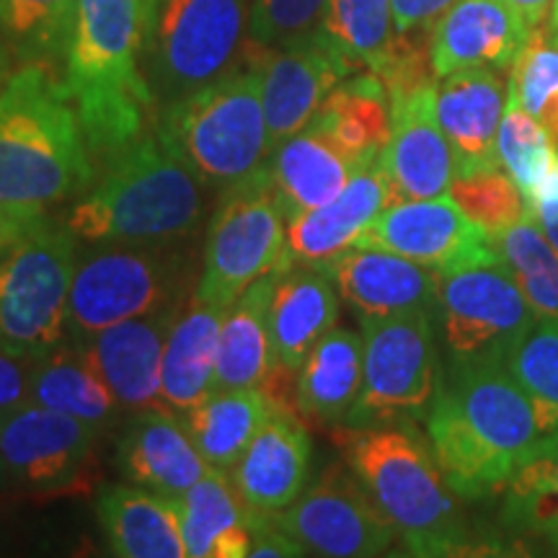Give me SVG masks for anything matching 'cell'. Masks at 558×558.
<instances>
[{"instance_id": "obj_25", "label": "cell", "mask_w": 558, "mask_h": 558, "mask_svg": "<svg viewBox=\"0 0 558 558\" xmlns=\"http://www.w3.org/2000/svg\"><path fill=\"white\" fill-rule=\"evenodd\" d=\"M269 320L277 369L298 373L311 349L337 326V284L320 267L292 264L277 275Z\"/></svg>"}, {"instance_id": "obj_45", "label": "cell", "mask_w": 558, "mask_h": 558, "mask_svg": "<svg viewBox=\"0 0 558 558\" xmlns=\"http://www.w3.org/2000/svg\"><path fill=\"white\" fill-rule=\"evenodd\" d=\"M32 362L34 357H24V354L0 352V411L3 414H11V411L24 409L32 403Z\"/></svg>"}, {"instance_id": "obj_51", "label": "cell", "mask_w": 558, "mask_h": 558, "mask_svg": "<svg viewBox=\"0 0 558 558\" xmlns=\"http://www.w3.org/2000/svg\"><path fill=\"white\" fill-rule=\"evenodd\" d=\"M160 3H163V0H143V9H145V32H148L150 21H153V16H156V11H158Z\"/></svg>"}, {"instance_id": "obj_48", "label": "cell", "mask_w": 558, "mask_h": 558, "mask_svg": "<svg viewBox=\"0 0 558 558\" xmlns=\"http://www.w3.org/2000/svg\"><path fill=\"white\" fill-rule=\"evenodd\" d=\"M527 213L538 220L543 233L558 251V169L543 181L541 190L527 199Z\"/></svg>"}, {"instance_id": "obj_15", "label": "cell", "mask_w": 558, "mask_h": 558, "mask_svg": "<svg viewBox=\"0 0 558 558\" xmlns=\"http://www.w3.org/2000/svg\"><path fill=\"white\" fill-rule=\"evenodd\" d=\"M96 435L81 418L29 403L0 424V463L13 484L58 497L88 484Z\"/></svg>"}, {"instance_id": "obj_35", "label": "cell", "mask_w": 558, "mask_h": 558, "mask_svg": "<svg viewBox=\"0 0 558 558\" xmlns=\"http://www.w3.org/2000/svg\"><path fill=\"white\" fill-rule=\"evenodd\" d=\"M501 494L505 525L558 554V429L522 452Z\"/></svg>"}, {"instance_id": "obj_9", "label": "cell", "mask_w": 558, "mask_h": 558, "mask_svg": "<svg viewBox=\"0 0 558 558\" xmlns=\"http://www.w3.org/2000/svg\"><path fill=\"white\" fill-rule=\"evenodd\" d=\"M248 0H163L145 32V75L166 104L233 68Z\"/></svg>"}, {"instance_id": "obj_41", "label": "cell", "mask_w": 558, "mask_h": 558, "mask_svg": "<svg viewBox=\"0 0 558 558\" xmlns=\"http://www.w3.org/2000/svg\"><path fill=\"white\" fill-rule=\"evenodd\" d=\"M450 197L488 235L509 228L527 213L525 194L501 166L499 169L456 173L450 184Z\"/></svg>"}, {"instance_id": "obj_10", "label": "cell", "mask_w": 558, "mask_h": 558, "mask_svg": "<svg viewBox=\"0 0 558 558\" xmlns=\"http://www.w3.org/2000/svg\"><path fill=\"white\" fill-rule=\"evenodd\" d=\"M75 235L52 222L9 248L0 262V333L24 357L62 344L75 264Z\"/></svg>"}, {"instance_id": "obj_38", "label": "cell", "mask_w": 558, "mask_h": 558, "mask_svg": "<svg viewBox=\"0 0 558 558\" xmlns=\"http://www.w3.org/2000/svg\"><path fill=\"white\" fill-rule=\"evenodd\" d=\"M354 68L378 73L396 41L390 0H329L318 24Z\"/></svg>"}, {"instance_id": "obj_21", "label": "cell", "mask_w": 558, "mask_h": 558, "mask_svg": "<svg viewBox=\"0 0 558 558\" xmlns=\"http://www.w3.org/2000/svg\"><path fill=\"white\" fill-rule=\"evenodd\" d=\"M311 460L308 429L288 403L277 401L271 416L233 465L230 478L251 512L277 514L305 492Z\"/></svg>"}, {"instance_id": "obj_19", "label": "cell", "mask_w": 558, "mask_h": 558, "mask_svg": "<svg viewBox=\"0 0 558 558\" xmlns=\"http://www.w3.org/2000/svg\"><path fill=\"white\" fill-rule=\"evenodd\" d=\"M177 318L179 305H169L148 316L122 320L81 341L88 362L96 367L122 409L143 411L163 407L160 367H163L166 341Z\"/></svg>"}, {"instance_id": "obj_47", "label": "cell", "mask_w": 558, "mask_h": 558, "mask_svg": "<svg viewBox=\"0 0 558 558\" xmlns=\"http://www.w3.org/2000/svg\"><path fill=\"white\" fill-rule=\"evenodd\" d=\"M452 3L456 0H390L396 34H414L429 29Z\"/></svg>"}, {"instance_id": "obj_52", "label": "cell", "mask_w": 558, "mask_h": 558, "mask_svg": "<svg viewBox=\"0 0 558 558\" xmlns=\"http://www.w3.org/2000/svg\"><path fill=\"white\" fill-rule=\"evenodd\" d=\"M548 29H550V32H558V0H554V9H550Z\"/></svg>"}, {"instance_id": "obj_5", "label": "cell", "mask_w": 558, "mask_h": 558, "mask_svg": "<svg viewBox=\"0 0 558 558\" xmlns=\"http://www.w3.org/2000/svg\"><path fill=\"white\" fill-rule=\"evenodd\" d=\"M349 471L367 488L411 556L473 554L458 494L411 422L352 429Z\"/></svg>"}, {"instance_id": "obj_29", "label": "cell", "mask_w": 558, "mask_h": 558, "mask_svg": "<svg viewBox=\"0 0 558 558\" xmlns=\"http://www.w3.org/2000/svg\"><path fill=\"white\" fill-rule=\"evenodd\" d=\"M226 313L228 308L194 298L192 308L173 324L160 367V401L173 414H186L213 393L220 326Z\"/></svg>"}, {"instance_id": "obj_12", "label": "cell", "mask_w": 558, "mask_h": 558, "mask_svg": "<svg viewBox=\"0 0 558 558\" xmlns=\"http://www.w3.org/2000/svg\"><path fill=\"white\" fill-rule=\"evenodd\" d=\"M269 518L313 556H383L399 541L360 478L341 469L326 471L288 509Z\"/></svg>"}, {"instance_id": "obj_6", "label": "cell", "mask_w": 558, "mask_h": 558, "mask_svg": "<svg viewBox=\"0 0 558 558\" xmlns=\"http://www.w3.org/2000/svg\"><path fill=\"white\" fill-rule=\"evenodd\" d=\"M156 132L202 184L226 190L251 177L271 156L259 70L230 68L166 104Z\"/></svg>"}, {"instance_id": "obj_32", "label": "cell", "mask_w": 558, "mask_h": 558, "mask_svg": "<svg viewBox=\"0 0 558 558\" xmlns=\"http://www.w3.org/2000/svg\"><path fill=\"white\" fill-rule=\"evenodd\" d=\"M267 386L220 388L186 411L184 427L209 469L233 471L277 407Z\"/></svg>"}, {"instance_id": "obj_23", "label": "cell", "mask_w": 558, "mask_h": 558, "mask_svg": "<svg viewBox=\"0 0 558 558\" xmlns=\"http://www.w3.org/2000/svg\"><path fill=\"white\" fill-rule=\"evenodd\" d=\"M117 463L130 484L166 497H181L213 471L184 424L163 407L143 409L132 416L120 437Z\"/></svg>"}, {"instance_id": "obj_16", "label": "cell", "mask_w": 558, "mask_h": 558, "mask_svg": "<svg viewBox=\"0 0 558 558\" xmlns=\"http://www.w3.org/2000/svg\"><path fill=\"white\" fill-rule=\"evenodd\" d=\"M251 62L262 75V101L271 150L282 140L308 128L326 96L341 81L357 73V68L320 29L267 50H254Z\"/></svg>"}, {"instance_id": "obj_55", "label": "cell", "mask_w": 558, "mask_h": 558, "mask_svg": "<svg viewBox=\"0 0 558 558\" xmlns=\"http://www.w3.org/2000/svg\"><path fill=\"white\" fill-rule=\"evenodd\" d=\"M3 418H5V414H3V411H0V424H3Z\"/></svg>"}, {"instance_id": "obj_8", "label": "cell", "mask_w": 558, "mask_h": 558, "mask_svg": "<svg viewBox=\"0 0 558 558\" xmlns=\"http://www.w3.org/2000/svg\"><path fill=\"white\" fill-rule=\"evenodd\" d=\"M360 326L365 367L360 396L344 427L367 429L427 418L439 393L432 311L362 318Z\"/></svg>"}, {"instance_id": "obj_34", "label": "cell", "mask_w": 558, "mask_h": 558, "mask_svg": "<svg viewBox=\"0 0 558 558\" xmlns=\"http://www.w3.org/2000/svg\"><path fill=\"white\" fill-rule=\"evenodd\" d=\"M29 393L32 403L37 407L81 418L94 429L109 427L122 409L96 367L88 362L83 344H58L41 357H34Z\"/></svg>"}, {"instance_id": "obj_24", "label": "cell", "mask_w": 558, "mask_h": 558, "mask_svg": "<svg viewBox=\"0 0 558 558\" xmlns=\"http://www.w3.org/2000/svg\"><path fill=\"white\" fill-rule=\"evenodd\" d=\"M390 205L388 184L380 163L365 166L337 197L308 213L288 218V254L292 264H320L357 246L362 233L378 213Z\"/></svg>"}, {"instance_id": "obj_27", "label": "cell", "mask_w": 558, "mask_h": 558, "mask_svg": "<svg viewBox=\"0 0 558 558\" xmlns=\"http://www.w3.org/2000/svg\"><path fill=\"white\" fill-rule=\"evenodd\" d=\"M360 169L316 124L282 140L269 156L271 184L284 218L331 202Z\"/></svg>"}, {"instance_id": "obj_42", "label": "cell", "mask_w": 558, "mask_h": 558, "mask_svg": "<svg viewBox=\"0 0 558 558\" xmlns=\"http://www.w3.org/2000/svg\"><path fill=\"white\" fill-rule=\"evenodd\" d=\"M505 362L520 386L558 418V316L535 320Z\"/></svg>"}, {"instance_id": "obj_26", "label": "cell", "mask_w": 558, "mask_h": 558, "mask_svg": "<svg viewBox=\"0 0 558 558\" xmlns=\"http://www.w3.org/2000/svg\"><path fill=\"white\" fill-rule=\"evenodd\" d=\"M99 525L120 558H190L181 533L177 497L137 484L109 486L99 494Z\"/></svg>"}, {"instance_id": "obj_33", "label": "cell", "mask_w": 558, "mask_h": 558, "mask_svg": "<svg viewBox=\"0 0 558 558\" xmlns=\"http://www.w3.org/2000/svg\"><path fill=\"white\" fill-rule=\"evenodd\" d=\"M316 128L362 169L380 158L390 137V94L375 73L339 83L313 117Z\"/></svg>"}, {"instance_id": "obj_17", "label": "cell", "mask_w": 558, "mask_h": 558, "mask_svg": "<svg viewBox=\"0 0 558 558\" xmlns=\"http://www.w3.org/2000/svg\"><path fill=\"white\" fill-rule=\"evenodd\" d=\"M390 202L450 194L456 158L437 120V81L390 94V137L378 158Z\"/></svg>"}, {"instance_id": "obj_43", "label": "cell", "mask_w": 558, "mask_h": 558, "mask_svg": "<svg viewBox=\"0 0 558 558\" xmlns=\"http://www.w3.org/2000/svg\"><path fill=\"white\" fill-rule=\"evenodd\" d=\"M329 0H251L248 37L254 50L284 45L316 32Z\"/></svg>"}, {"instance_id": "obj_18", "label": "cell", "mask_w": 558, "mask_h": 558, "mask_svg": "<svg viewBox=\"0 0 558 558\" xmlns=\"http://www.w3.org/2000/svg\"><path fill=\"white\" fill-rule=\"evenodd\" d=\"M530 34L509 0H456L432 26V70L437 81L469 68L512 70Z\"/></svg>"}, {"instance_id": "obj_14", "label": "cell", "mask_w": 558, "mask_h": 558, "mask_svg": "<svg viewBox=\"0 0 558 558\" xmlns=\"http://www.w3.org/2000/svg\"><path fill=\"white\" fill-rule=\"evenodd\" d=\"M357 246L407 256L422 267L435 269L437 275L499 259L486 230L473 222L450 194L435 199L390 202L369 222Z\"/></svg>"}, {"instance_id": "obj_2", "label": "cell", "mask_w": 558, "mask_h": 558, "mask_svg": "<svg viewBox=\"0 0 558 558\" xmlns=\"http://www.w3.org/2000/svg\"><path fill=\"white\" fill-rule=\"evenodd\" d=\"M145 50L143 0H75L62 86L73 101L94 166L145 135L156 96L140 68Z\"/></svg>"}, {"instance_id": "obj_56", "label": "cell", "mask_w": 558, "mask_h": 558, "mask_svg": "<svg viewBox=\"0 0 558 558\" xmlns=\"http://www.w3.org/2000/svg\"><path fill=\"white\" fill-rule=\"evenodd\" d=\"M3 254H5V251H0V262H3Z\"/></svg>"}, {"instance_id": "obj_31", "label": "cell", "mask_w": 558, "mask_h": 558, "mask_svg": "<svg viewBox=\"0 0 558 558\" xmlns=\"http://www.w3.org/2000/svg\"><path fill=\"white\" fill-rule=\"evenodd\" d=\"M181 533L190 558L248 556V507L226 471H209L177 497Z\"/></svg>"}, {"instance_id": "obj_4", "label": "cell", "mask_w": 558, "mask_h": 558, "mask_svg": "<svg viewBox=\"0 0 558 558\" xmlns=\"http://www.w3.org/2000/svg\"><path fill=\"white\" fill-rule=\"evenodd\" d=\"M96 179L86 137L62 78L24 62L0 90V202L65 199Z\"/></svg>"}, {"instance_id": "obj_46", "label": "cell", "mask_w": 558, "mask_h": 558, "mask_svg": "<svg viewBox=\"0 0 558 558\" xmlns=\"http://www.w3.org/2000/svg\"><path fill=\"white\" fill-rule=\"evenodd\" d=\"M248 533H251L248 556H271V558L305 556V548L300 546L298 541H292L284 530H279L269 514L251 512L248 509Z\"/></svg>"}, {"instance_id": "obj_49", "label": "cell", "mask_w": 558, "mask_h": 558, "mask_svg": "<svg viewBox=\"0 0 558 558\" xmlns=\"http://www.w3.org/2000/svg\"><path fill=\"white\" fill-rule=\"evenodd\" d=\"M514 11L525 19V24L530 29H541L550 16V9H554V0H509Z\"/></svg>"}, {"instance_id": "obj_3", "label": "cell", "mask_w": 558, "mask_h": 558, "mask_svg": "<svg viewBox=\"0 0 558 558\" xmlns=\"http://www.w3.org/2000/svg\"><path fill=\"white\" fill-rule=\"evenodd\" d=\"M202 213V181L156 132L111 156L62 226L94 246H163L190 235Z\"/></svg>"}, {"instance_id": "obj_37", "label": "cell", "mask_w": 558, "mask_h": 558, "mask_svg": "<svg viewBox=\"0 0 558 558\" xmlns=\"http://www.w3.org/2000/svg\"><path fill=\"white\" fill-rule=\"evenodd\" d=\"M501 262L512 269L538 318L558 316V251L538 220L525 213L518 222L488 235Z\"/></svg>"}, {"instance_id": "obj_54", "label": "cell", "mask_w": 558, "mask_h": 558, "mask_svg": "<svg viewBox=\"0 0 558 558\" xmlns=\"http://www.w3.org/2000/svg\"><path fill=\"white\" fill-rule=\"evenodd\" d=\"M5 484H9V473H5V469H3V463H0V488H3Z\"/></svg>"}, {"instance_id": "obj_22", "label": "cell", "mask_w": 558, "mask_h": 558, "mask_svg": "<svg viewBox=\"0 0 558 558\" xmlns=\"http://www.w3.org/2000/svg\"><path fill=\"white\" fill-rule=\"evenodd\" d=\"M509 81L501 70H456L437 83V120L448 137L456 173L499 169L497 135L507 109Z\"/></svg>"}, {"instance_id": "obj_1", "label": "cell", "mask_w": 558, "mask_h": 558, "mask_svg": "<svg viewBox=\"0 0 558 558\" xmlns=\"http://www.w3.org/2000/svg\"><path fill=\"white\" fill-rule=\"evenodd\" d=\"M554 429L558 418L520 386L497 352L456 357L427 416L432 452L460 499L499 494L522 452Z\"/></svg>"}, {"instance_id": "obj_50", "label": "cell", "mask_w": 558, "mask_h": 558, "mask_svg": "<svg viewBox=\"0 0 558 558\" xmlns=\"http://www.w3.org/2000/svg\"><path fill=\"white\" fill-rule=\"evenodd\" d=\"M16 52L11 50V45L5 41L3 34H0V90L5 88V83L11 81V75L16 73Z\"/></svg>"}, {"instance_id": "obj_11", "label": "cell", "mask_w": 558, "mask_h": 558, "mask_svg": "<svg viewBox=\"0 0 558 558\" xmlns=\"http://www.w3.org/2000/svg\"><path fill=\"white\" fill-rule=\"evenodd\" d=\"M177 264L158 246H107L78 264L68 300V329L81 341L122 320L177 305Z\"/></svg>"}, {"instance_id": "obj_20", "label": "cell", "mask_w": 558, "mask_h": 558, "mask_svg": "<svg viewBox=\"0 0 558 558\" xmlns=\"http://www.w3.org/2000/svg\"><path fill=\"white\" fill-rule=\"evenodd\" d=\"M320 269L360 320L439 308L437 271L390 251L354 246L320 264Z\"/></svg>"}, {"instance_id": "obj_53", "label": "cell", "mask_w": 558, "mask_h": 558, "mask_svg": "<svg viewBox=\"0 0 558 558\" xmlns=\"http://www.w3.org/2000/svg\"><path fill=\"white\" fill-rule=\"evenodd\" d=\"M0 352H11V354H19V352H16V349H13V347H11V341L3 337V333H0Z\"/></svg>"}, {"instance_id": "obj_36", "label": "cell", "mask_w": 558, "mask_h": 558, "mask_svg": "<svg viewBox=\"0 0 558 558\" xmlns=\"http://www.w3.org/2000/svg\"><path fill=\"white\" fill-rule=\"evenodd\" d=\"M73 26L75 0H0V34L21 65H65Z\"/></svg>"}, {"instance_id": "obj_13", "label": "cell", "mask_w": 558, "mask_h": 558, "mask_svg": "<svg viewBox=\"0 0 558 558\" xmlns=\"http://www.w3.org/2000/svg\"><path fill=\"white\" fill-rule=\"evenodd\" d=\"M439 311L452 357L492 352L507 357L538 320L501 259L439 275Z\"/></svg>"}, {"instance_id": "obj_7", "label": "cell", "mask_w": 558, "mask_h": 558, "mask_svg": "<svg viewBox=\"0 0 558 558\" xmlns=\"http://www.w3.org/2000/svg\"><path fill=\"white\" fill-rule=\"evenodd\" d=\"M288 267V218L267 160L259 171L226 186L207 228L194 298L230 308L256 279Z\"/></svg>"}, {"instance_id": "obj_28", "label": "cell", "mask_w": 558, "mask_h": 558, "mask_svg": "<svg viewBox=\"0 0 558 558\" xmlns=\"http://www.w3.org/2000/svg\"><path fill=\"white\" fill-rule=\"evenodd\" d=\"M279 271L256 279L243 295L230 305L220 326L218 362H215V388H259L277 373L275 347H271V295Z\"/></svg>"}, {"instance_id": "obj_30", "label": "cell", "mask_w": 558, "mask_h": 558, "mask_svg": "<svg viewBox=\"0 0 558 558\" xmlns=\"http://www.w3.org/2000/svg\"><path fill=\"white\" fill-rule=\"evenodd\" d=\"M365 367V341L352 329H333L311 349L298 367L295 407L303 416L320 424L344 427L357 401Z\"/></svg>"}, {"instance_id": "obj_39", "label": "cell", "mask_w": 558, "mask_h": 558, "mask_svg": "<svg viewBox=\"0 0 558 558\" xmlns=\"http://www.w3.org/2000/svg\"><path fill=\"white\" fill-rule=\"evenodd\" d=\"M497 158L501 169L525 194V202L558 169L556 143L550 140L546 128L538 120H533L512 96H507V109L499 124Z\"/></svg>"}, {"instance_id": "obj_40", "label": "cell", "mask_w": 558, "mask_h": 558, "mask_svg": "<svg viewBox=\"0 0 558 558\" xmlns=\"http://www.w3.org/2000/svg\"><path fill=\"white\" fill-rule=\"evenodd\" d=\"M509 96L538 120L558 148V32L535 29L509 73Z\"/></svg>"}, {"instance_id": "obj_44", "label": "cell", "mask_w": 558, "mask_h": 558, "mask_svg": "<svg viewBox=\"0 0 558 558\" xmlns=\"http://www.w3.org/2000/svg\"><path fill=\"white\" fill-rule=\"evenodd\" d=\"M50 226L45 205L29 202H0V251H9L29 235Z\"/></svg>"}]
</instances>
